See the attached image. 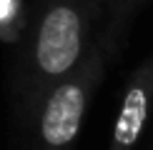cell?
Segmentation results:
<instances>
[{
	"label": "cell",
	"instance_id": "1",
	"mask_svg": "<svg viewBox=\"0 0 153 150\" xmlns=\"http://www.w3.org/2000/svg\"><path fill=\"white\" fill-rule=\"evenodd\" d=\"M80 53V20L68 5H55L45 12L38 33L35 58L43 73L60 75L71 70Z\"/></svg>",
	"mask_w": 153,
	"mask_h": 150
},
{
	"label": "cell",
	"instance_id": "2",
	"mask_svg": "<svg viewBox=\"0 0 153 150\" xmlns=\"http://www.w3.org/2000/svg\"><path fill=\"white\" fill-rule=\"evenodd\" d=\"M85 95L78 85H63L50 95L45 112H43V140L53 148H63L75 140L80 130Z\"/></svg>",
	"mask_w": 153,
	"mask_h": 150
},
{
	"label": "cell",
	"instance_id": "3",
	"mask_svg": "<svg viewBox=\"0 0 153 150\" xmlns=\"http://www.w3.org/2000/svg\"><path fill=\"white\" fill-rule=\"evenodd\" d=\"M148 118V93L143 88H131L126 93L123 108L116 120V130H113V140H116L118 150H126L136 145V140L141 138V130Z\"/></svg>",
	"mask_w": 153,
	"mask_h": 150
}]
</instances>
